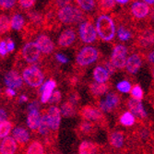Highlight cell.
Segmentation results:
<instances>
[{
  "label": "cell",
  "mask_w": 154,
  "mask_h": 154,
  "mask_svg": "<svg viewBox=\"0 0 154 154\" xmlns=\"http://www.w3.org/2000/svg\"><path fill=\"white\" fill-rule=\"evenodd\" d=\"M95 28L99 36L104 42L112 41L116 32V28L114 20L110 16L103 14L97 18L95 22Z\"/></svg>",
  "instance_id": "obj_1"
},
{
  "label": "cell",
  "mask_w": 154,
  "mask_h": 154,
  "mask_svg": "<svg viewBox=\"0 0 154 154\" xmlns=\"http://www.w3.org/2000/svg\"><path fill=\"white\" fill-rule=\"evenodd\" d=\"M57 18L59 21L66 25L81 23L84 21V13L80 8L73 5H66L58 9Z\"/></svg>",
  "instance_id": "obj_2"
},
{
  "label": "cell",
  "mask_w": 154,
  "mask_h": 154,
  "mask_svg": "<svg viewBox=\"0 0 154 154\" xmlns=\"http://www.w3.org/2000/svg\"><path fill=\"white\" fill-rule=\"evenodd\" d=\"M79 114L84 120L92 122L103 128H106L108 124L103 112L99 107H95L92 105H85L79 109Z\"/></svg>",
  "instance_id": "obj_3"
},
{
  "label": "cell",
  "mask_w": 154,
  "mask_h": 154,
  "mask_svg": "<svg viewBox=\"0 0 154 154\" xmlns=\"http://www.w3.org/2000/svg\"><path fill=\"white\" fill-rule=\"evenodd\" d=\"M22 78L27 85L32 88L40 87L45 80L44 73L35 65L25 67L22 71Z\"/></svg>",
  "instance_id": "obj_4"
},
{
  "label": "cell",
  "mask_w": 154,
  "mask_h": 154,
  "mask_svg": "<svg viewBox=\"0 0 154 154\" xmlns=\"http://www.w3.org/2000/svg\"><path fill=\"white\" fill-rule=\"evenodd\" d=\"M98 57H99V52L95 47L84 46L77 54L76 63L79 66H87L94 63Z\"/></svg>",
  "instance_id": "obj_5"
},
{
  "label": "cell",
  "mask_w": 154,
  "mask_h": 154,
  "mask_svg": "<svg viewBox=\"0 0 154 154\" xmlns=\"http://www.w3.org/2000/svg\"><path fill=\"white\" fill-rule=\"evenodd\" d=\"M79 35L84 44H92L97 40L98 33L90 20H84L79 26Z\"/></svg>",
  "instance_id": "obj_6"
},
{
  "label": "cell",
  "mask_w": 154,
  "mask_h": 154,
  "mask_svg": "<svg viewBox=\"0 0 154 154\" xmlns=\"http://www.w3.org/2000/svg\"><path fill=\"white\" fill-rule=\"evenodd\" d=\"M128 48L123 45H116L111 55V62L117 69H123L127 66Z\"/></svg>",
  "instance_id": "obj_7"
},
{
  "label": "cell",
  "mask_w": 154,
  "mask_h": 154,
  "mask_svg": "<svg viewBox=\"0 0 154 154\" xmlns=\"http://www.w3.org/2000/svg\"><path fill=\"white\" fill-rule=\"evenodd\" d=\"M127 106L139 123L146 125V121L148 119V114L144 109L141 101L134 99V98H129L127 101Z\"/></svg>",
  "instance_id": "obj_8"
},
{
  "label": "cell",
  "mask_w": 154,
  "mask_h": 154,
  "mask_svg": "<svg viewBox=\"0 0 154 154\" xmlns=\"http://www.w3.org/2000/svg\"><path fill=\"white\" fill-rule=\"evenodd\" d=\"M41 53L42 52L35 42H28V43L24 45L22 48L21 55L25 62L33 64L39 60Z\"/></svg>",
  "instance_id": "obj_9"
},
{
  "label": "cell",
  "mask_w": 154,
  "mask_h": 154,
  "mask_svg": "<svg viewBox=\"0 0 154 154\" xmlns=\"http://www.w3.org/2000/svg\"><path fill=\"white\" fill-rule=\"evenodd\" d=\"M98 107H99L103 112H113L116 108H117L121 103V97L119 94L115 92H110L106 95L105 100L98 101L96 103Z\"/></svg>",
  "instance_id": "obj_10"
},
{
  "label": "cell",
  "mask_w": 154,
  "mask_h": 154,
  "mask_svg": "<svg viewBox=\"0 0 154 154\" xmlns=\"http://www.w3.org/2000/svg\"><path fill=\"white\" fill-rule=\"evenodd\" d=\"M5 85L9 89H20L23 85V78L20 77L19 72L15 69H11L6 73L4 77Z\"/></svg>",
  "instance_id": "obj_11"
},
{
  "label": "cell",
  "mask_w": 154,
  "mask_h": 154,
  "mask_svg": "<svg viewBox=\"0 0 154 154\" xmlns=\"http://www.w3.org/2000/svg\"><path fill=\"white\" fill-rule=\"evenodd\" d=\"M47 115L49 119L50 128L54 133H57L59 129L61 122V110L55 105H52L47 109Z\"/></svg>",
  "instance_id": "obj_12"
},
{
  "label": "cell",
  "mask_w": 154,
  "mask_h": 154,
  "mask_svg": "<svg viewBox=\"0 0 154 154\" xmlns=\"http://www.w3.org/2000/svg\"><path fill=\"white\" fill-rule=\"evenodd\" d=\"M149 6L143 1H135L130 6L131 14L137 20L145 19L149 14Z\"/></svg>",
  "instance_id": "obj_13"
},
{
  "label": "cell",
  "mask_w": 154,
  "mask_h": 154,
  "mask_svg": "<svg viewBox=\"0 0 154 154\" xmlns=\"http://www.w3.org/2000/svg\"><path fill=\"white\" fill-rule=\"evenodd\" d=\"M125 140H127V136L124 131L115 130L109 134V144L112 148L121 149L125 147Z\"/></svg>",
  "instance_id": "obj_14"
},
{
  "label": "cell",
  "mask_w": 154,
  "mask_h": 154,
  "mask_svg": "<svg viewBox=\"0 0 154 154\" xmlns=\"http://www.w3.org/2000/svg\"><path fill=\"white\" fill-rule=\"evenodd\" d=\"M36 45L40 48L41 52L45 54H50L54 50V42L45 34H40L35 41Z\"/></svg>",
  "instance_id": "obj_15"
},
{
  "label": "cell",
  "mask_w": 154,
  "mask_h": 154,
  "mask_svg": "<svg viewBox=\"0 0 154 154\" xmlns=\"http://www.w3.org/2000/svg\"><path fill=\"white\" fill-rule=\"evenodd\" d=\"M57 88V82L54 79H49L45 82L42 86L40 92H41V103H49L51 97L54 93V90Z\"/></svg>",
  "instance_id": "obj_16"
},
{
  "label": "cell",
  "mask_w": 154,
  "mask_h": 154,
  "mask_svg": "<svg viewBox=\"0 0 154 154\" xmlns=\"http://www.w3.org/2000/svg\"><path fill=\"white\" fill-rule=\"evenodd\" d=\"M76 32L72 28H67L64 30L59 35L57 44L60 47H69L76 41Z\"/></svg>",
  "instance_id": "obj_17"
},
{
  "label": "cell",
  "mask_w": 154,
  "mask_h": 154,
  "mask_svg": "<svg viewBox=\"0 0 154 154\" xmlns=\"http://www.w3.org/2000/svg\"><path fill=\"white\" fill-rule=\"evenodd\" d=\"M141 66H142L141 55L139 54H132L128 58L125 68H127V70L129 74L134 75L140 69Z\"/></svg>",
  "instance_id": "obj_18"
},
{
  "label": "cell",
  "mask_w": 154,
  "mask_h": 154,
  "mask_svg": "<svg viewBox=\"0 0 154 154\" xmlns=\"http://www.w3.org/2000/svg\"><path fill=\"white\" fill-rule=\"evenodd\" d=\"M78 133L84 137H93L97 133V125L87 120H83L78 125Z\"/></svg>",
  "instance_id": "obj_19"
},
{
  "label": "cell",
  "mask_w": 154,
  "mask_h": 154,
  "mask_svg": "<svg viewBox=\"0 0 154 154\" xmlns=\"http://www.w3.org/2000/svg\"><path fill=\"white\" fill-rule=\"evenodd\" d=\"M18 149L17 141L13 137H7L2 139L0 144V152L1 154H16Z\"/></svg>",
  "instance_id": "obj_20"
},
{
  "label": "cell",
  "mask_w": 154,
  "mask_h": 154,
  "mask_svg": "<svg viewBox=\"0 0 154 154\" xmlns=\"http://www.w3.org/2000/svg\"><path fill=\"white\" fill-rule=\"evenodd\" d=\"M154 45V31L148 29L137 37V45L141 48H149Z\"/></svg>",
  "instance_id": "obj_21"
},
{
  "label": "cell",
  "mask_w": 154,
  "mask_h": 154,
  "mask_svg": "<svg viewBox=\"0 0 154 154\" xmlns=\"http://www.w3.org/2000/svg\"><path fill=\"white\" fill-rule=\"evenodd\" d=\"M50 125H49V119H48V115H47V109L44 110L42 113V118H41V123L38 128V133L41 136L45 137V140L50 137V142L54 139H52L51 134H50Z\"/></svg>",
  "instance_id": "obj_22"
},
{
  "label": "cell",
  "mask_w": 154,
  "mask_h": 154,
  "mask_svg": "<svg viewBox=\"0 0 154 154\" xmlns=\"http://www.w3.org/2000/svg\"><path fill=\"white\" fill-rule=\"evenodd\" d=\"M102 147L91 141H82L79 147V154H99Z\"/></svg>",
  "instance_id": "obj_23"
},
{
  "label": "cell",
  "mask_w": 154,
  "mask_h": 154,
  "mask_svg": "<svg viewBox=\"0 0 154 154\" xmlns=\"http://www.w3.org/2000/svg\"><path fill=\"white\" fill-rule=\"evenodd\" d=\"M12 135H13L14 139H15L17 143H19L20 146H25V144H27L30 141V134L24 128L18 127L16 128H14Z\"/></svg>",
  "instance_id": "obj_24"
},
{
  "label": "cell",
  "mask_w": 154,
  "mask_h": 154,
  "mask_svg": "<svg viewBox=\"0 0 154 154\" xmlns=\"http://www.w3.org/2000/svg\"><path fill=\"white\" fill-rule=\"evenodd\" d=\"M110 89L109 83H98L92 82L89 85V91L91 94L94 97H100L105 94Z\"/></svg>",
  "instance_id": "obj_25"
},
{
  "label": "cell",
  "mask_w": 154,
  "mask_h": 154,
  "mask_svg": "<svg viewBox=\"0 0 154 154\" xmlns=\"http://www.w3.org/2000/svg\"><path fill=\"white\" fill-rule=\"evenodd\" d=\"M110 74L106 69L102 66H97L93 69V79L95 82L98 83H106L109 80Z\"/></svg>",
  "instance_id": "obj_26"
},
{
  "label": "cell",
  "mask_w": 154,
  "mask_h": 154,
  "mask_svg": "<svg viewBox=\"0 0 154 154\" xmlns=\"http://www.w3.org/2000/svg\"><path fill=\"white\" fill-rule=\"evenodd\" d=\"M41 118L42 116L39 113V111L29 112V114L27 116V125L32 130L38 129L40 123H41Z\"/></svg>",
  "instance_id": "obj_27"
},
{
  "label": "cell",
  "mask_w": 154,
  "mask_h": 154,
  "mask_svg": "<svg viewBox=\"0 0 154 154\" xmlns=\"http://www.w3.org/2000/svg\"><path fill=\"white\" fill-rule=\"evenodd\" d=\"M25 154H45V146L39 140H32L27 146Z\"/></svg>",
  "instance_id": "obj_28"
},
{
  "label": "cell",
  "mask_w": 154,
  "mask_h": 154,
  "mask_svg": "<svg viewBox=\"0 0 154 154\" xmlns=\"http://www.w3.org/2000/svg\"><path fill=\"white\" fill-rule=\"evenodd\" d=\"M61 114L64 117L66 118L73 117L77 114V106L66 101L61 106Z\"/></svg>",
  "instance_id": "obj_29"
},
{
  "label": "cell",
  "mask_w": 154,
  "mask_h": 154,
  "mask_svg": "<svg viewBox=\"0 0 154 154\" xmlns=\"http://www.w3.org/2000/svg\"><path fill=\"white\" fill-rule=\"evenodd\" d=\"M10 23H11V29L19 32V31L22 30V28L25 24V20H24V18L21 14L17 13V14H14V15L11 17Z\"/></svg>",
  "instance_id": "obj_30"
},
{
  "label": "cell",
  "mask_w": 154,
  "mask_h": 154,
  "mask_svg": "<svg viewBox=\"0 0 154 154\" xmlns=\"http://www.w3.org/2000/svg\"><path fill=\"white\" fill-rule=\"evenodd\" d=\"M119 121L124 127H132L136 122V117L131 112H125L124 114L121 115Z\"/></svg>",
  "instance_id": "obj_31"
},
{
  "label": "cell",
  "mask_w": 154,
  "mask_h": 154,
  "mask_svg": "<svg viewBox=\"0 0 154 154\" xmlns=\"http://www.w3.org/2000/svg\"><path fill=\"white\" fill-rule=\"evenodd\" d=\"M76 3L81 10L91 12L96 7L95 0H76Z\"/></svg>",
  "instance_id": "obj_32"
},
{
  "label": "cell",
  "mask_w": 154,
  "mask_h": 154,
  "mask_svg": "<svg viewBox=\"0 0 154 154\" xmlns=\"http://www.w3.org/2000/svg\"><path fill=\"white\" fill-rule=\"evenodd\" d=\"M116 34H117L118 39L121 42H128V40L132 38V32L123 25H120L118 27V29L116 31Z\"/></svg>",
  "instance_id": "obj_33"
},
{
  "label": "cell",
  "mask_w": 154,
  "mask_h": 154,
  "mask_svg": "<svg viewBox=\"0 0 154 154\" xmlns=\"http://www.w3.org/2000/svg\"><path fill=\"white\" fill-rule=\"evenodd\" d=\"M13 128V125L11 122L6 120V121H2L1 124H0V137L1 138H5L7 137H8V135L11 132Z\"/></svg>",
  "instance_id": "obj_34"
},
{
  "label": "cell",
  "mask_w": 154,
  "mask_h": 154,
  "mask_svg": "<svg viewBox=\"0 0 154 154\" xmlns=\"http://www.w3.org/2000/svg\"><path fill=\"white\" fill-rule=\"evenodd\" d=\"M98 5L103 12H108L115 8L116 0H98Z\"/></svg>",
  "instance_id": "obj_35"
},
{
  "label": "cell",
  "mask_w": 154,
  "mask_h": 154,
  "mask_svg": "<svg viewBox=\"0 0 154 154\" xmlns=\"http://www.w3.org/2000/svg\"><path fill=\"white\" fill-rule=\"evenodd\" d=\"M131 96L134 99H137V100H139L141 101L144 97V92H143V90L142 88L138 85V84H136L132 87V90H131Z\"/></svg>",
  "instance_id": "obj_36"
},
{
  "label": "cell",
  "mask_w": 154,
  "mask_h": 154,
  "mask_svg": "<svg viewBox=\"0 0 154 154\" xmlns=\"http://www.w3.org/2000/svg\"><path fill=\"white\" fill-rule=\"evenodd\" d=\"M116 89L122 92V93H128V92H130V91L132 90V87H131V83L128 80H123V81H120L116 84Z\"/></svg>",
  "instance_id": "obj_37"
},
{
  "label": "cell",
  "mask_w": 154,
  "mask_h": 154,
  "mask_svg": "<svg viewBox=\"0 0 154 154\" xmlns=\"http://www.w3.org/2000/svg\"><path fill=\"white\" fill-rule=\"evenodd\" d=\"M0 27H1L2 33L8 32L10 30L11 23H10L9 19L6 15H1V18H0Z\"/></svg>",
  "instance_id": "obj_38"
},
{
  "label": "cell",
  "mask_w": 154,
  "mask_h": 154,
  "mask_svg": "<svg viewBox=\"0 0 154 154\" xmlns=\"http://www.w3.org/2000/svg\"><path fill=\"white\" fill-rule=\"evenodd\" d=\"M79 101H80V97L76 91H71L67 93V102L71 103L75 106H78Z\"/></svg>",
  "instance_id": "obj_39"
},
{
  "label": "cell",
  "mask_w": 154,
  "mask_h": 154,
  "mask_svg": "<svg viewBox=\"0 0 154 154\" xmlns=\"http://www.w3.org/2000/svg\"><path fill=\"white\" fill-rule=\"evenodd\" d=\"M16 4V0H0V5L3 9H9Z\"/></svg>",
  "instance_id": "obj_40"
},
{
  "label": "cell",
  "mask_w": 154,
  "mask_h": 154,
  "mask_svg": "<svg viewBox=\"0 0 154 154\" xmlns=\"http://www.w3.org/2000/svg\"><path fill=\"white\" fill-rule=\"evenodd\" d=\"M36 0H19V4L22 8L28 9L33 7Z\"/></svg>",
  "instance_id": "obj_41"
},
{
  "label": "cell",
  "mask_w": 154,
  "mask_h": 154,
  "mask_svg": "<svg viewBox=\"0 0 154 154\" xmlns=\"http://www.w3.org/2000/svg\"><path fill=\"white\" fill-rule=\"evenodd\" d=\"M103 67L106 69V70L108 71V73L110 74V75H113V74H115V72H116V67L113 65V63H112L111 61H104L103 62Z\"/></svg>",
  "instance_id": "obj_42"
},
{
  "label": "cell",
  "mask_w": 154,
  "mask_h": 154,
  "mask_svg": "<svg viewBox=\"0 0 154 154\" xmlns=\"http://www.w3.org/2000/svg\"><path fill=\"white\" fill-rule=\"evenodd\" d=\"M61 101V92L59 91H54L51 99L49 101L50 103H58Z\"/></svg>",
  "instance_id": "obj_43"
},
{
  "label": "cell",
  "mask_w": 154,
  "mask_h": 154,
  "mask_svg": "<svg viewBox=\"0 0 154 154\" xmlns=\"http://www.w3.org/2000/svg\"><path fill=\"white\" fill-rule=\"evenodd\" d=\"M8 48H7V41L2 40L1 43H0V54H1V57H5L8 54Z\"/></svg>",
  "instance_id": "obj_44"
},
{
  "label": "cell",
  "mask_w": 154,
  "mask_h": 154,
  "mask_svg": "<svg viewBox=\"0 0 154 154\" xmlns=\"http://www.w3.org/2000/svg\"><path fill=\"white\" fill-rule=\"evenodd\" d=\"M40 108V103L37 101H33L29 105H28V111L32 112V111H38Z\"/></svg>",
  "instance_id": "obj_45"
},
{
  "label": "cell",
  "mask_w": 154,
  "mask_h": 154,
  "mask_svg": "<svg viewBox=\"0 0 154 154\" xmlns=\"http://www.w3.org/2000/svg\"><path fill=\"white\" fill-rule=\"evenodd\" d=\"M55 58H57V60L61 64H66L68 62L67 57L65 54H55Z\"/></svg>",
  "instance_id": "obj_46"
},
{
  "label": "cell",
  "mask_w": 154,
  "mask_h": 154,
  "mask_svg": "<svg viewBox=\"0 0 154 154\" xmlns=\"http://www.w3.org/2000/svg\"><path fill=\"white\" fill-rule=\"evenodd\" d=\"M7 48H8V53L13 52L14 49H15V44H14V42L11 39H9V38L7 40Z\"/></svg>",
  "instance_id": "obj_47"
},
{
  "label": "cell",
  "mask_w": 154,
  "mask_h": 154,
  "mask_svg": "<svg viewBox=\"0 0 154 154\" xmlns=\"http://www.w3.org/2000/svg\"><path fill=\"white\" fill-rule=\"evenodd\" d=\"M5 94H6V96L8 97V98H13L14 96L16 95V91H15V90L8 88V89L5 91Z\"/></svg>",
  "instance_id": "obj_48"
},
{
  "label": "cell",
  "mask_w": 154,
  "mask_h": 154,
  "mask_svg": "<svg viewBox=\"0 0 154 154\" xmlns=\"http://www.w3.org/2000/svg\"><path fill=\"white\" fill-rule=\"evenodd\" d=\"M8 118V114L4 108H1V111H0V120L2 121H6Z\"/></svg>",
  "instance_id": "obj_49"
},
{
  "label": "cell",
  "mask_w": 154,
  "mask_h": 154,
  "mask_svg": "<svg viewBox=\"0 0 154 154\" xmlns=\"http://www.w3.org/2000/svg\"><path fill=\"white\" fill-rule=\"evenodd\" d=\"M147 59L148 61L150 63V64H154V50L149 52L148 54V57H147Z\"/></svg>",
  "instance_id": "obj_50"
},
{
  "label": "cell",
  "mask_w": 154,
  "mask_h": 154,
  "mask_svg": "<svg viewBox=\"0 0 154 154\" xmlns=\"http://www.w3.org/2000/svg\"><path fill=\"white\" fill-rule=\"evenodd\" d=\"M28 100H29V98H28L26 95H20V97L18 99V101H19L20 103H26V102H28Z\"/></svg>",
  "instance_id": "obj_51"
},
{
  "label": "cell",
  "mask_w": 154,
  "mask_h": 154,
  "mask_svg": "<svg viewBox=\"0 0 154 154\" xmlns=\"http://www.w3.org/2000/svg\"><path fill=\"white\" fill-rule=\"evenodd\" d=\"M149 100L150 103L152 104V106L154 107V89H153V91L149 95Z\"/></svg>",
  "instance_id": "obj_52"
},
{
  "label": "cell",
  "mask_w": 154,
  "mask_h": 154,
  "mask_svg": "<svg viewBox=\"0 0 154 154\" xmlns=\"http://www.w3.org/2000/svg\"><path fill=\"white\" fill-rule=\"evenodd\" d=\"M116 2L120 4V5H125L129 2V0H116Z\"/></svg>",
  "instance_id": "obj_53"
},
{
  "label": "cell",
  "mask_w": 154,
  "mask_h": 154,
  "mask_svg": "<svg viewBox=\"0 0 154 154\" xmlns=\"http://www.w3.org/2000/svg\"><path fill=\"white\" fill-rule=\"evenodd\" d=\"M142 1L146 4H148L149 6V5H154V0H142Z\"/></svg>",
  "instance_id": "obj_54"
},
{
  "label": "cell",
  "mask_w": 154,
  "mask_h": 154,
  "mask_svg": "<svg viewBox=\"0 0 154 154\" xmlns=\"http://www.w3.org/2000/svg\"><path fill=\"white\" fill-rule=\"evenodd\" d=\"M150 144H152V154H154V137H152V140H151Z\"/></svg>",
  "instance_id": "obj_55"
},
{
  "label": "cell",
  "mask_w": 154,
  "mask_h": 154,
  "mask_svg": "<svg viewBox=\"0 0 154 154\" xmlns=\"http://www.w3.org/2000/svg\"><path fill=\"white\" fill-rule=\"evenodd\" d=\"M99 154H109V152L106 151V150H102V149H101V151H100Z\"/></svg>",
  "instance_id": "obj_56"
},
{
  "label": "cell",
  "mask_w": 154,
  "mask_h": 154,
  "mask_svg": "<svg viewBox=\"0 0 154 154\" xmlns=\"http://www.w3.org/2000/svg\"><path fill=\"white\" fill-rule=\"evenodd\" d=\"M152 76H153V79H154V66H153V69H152Z\"/></svg>",
  "instance_id": "obj_57"
},
{
  "label": "cell",
  "mask_w": 154,
  "mask_h": 154,
  "mask_svg": "<svg viewBox=\"0 0 154 154\" xmlns=\"http://www.w3.org/2000/svg\"><path fill=\"white\" fill-rule=\"evenodd\" d=\"M66 2H69V1H71V0H65Z\"/></svg>",
  "instance_id": "obj_58"
},
{
  "label": "cell",
  "mask_w": 154,
  "mask_h": 154,
  "mask_svg": "<svg viewBox=\"0 0 154 154\" xmlns=\"http://www.w3.org/2000/svg\"><path fill=\"white\" fill-rule=\"evenodd\" d=\"M142 154H147V153H142Z\"/></svg>",
  "instance_id": "obj_59"
},
{
  "label": "cell",
  "mask_w": 154,
  "mask_h": 154,
  "mask_svg": "<svg viewBox=\"0 0 154 154\" xmlns=\"http://www.w3.org/2000/svg\"><path fill=\"white\" fill-rule=\"evenodd\" d=\"M50 154H54V153H50Z\"/></svg>",
  "instance_id": "obj_60"
}]
</instances>
